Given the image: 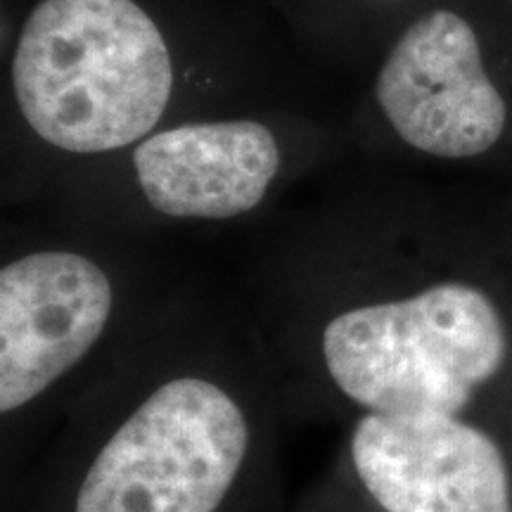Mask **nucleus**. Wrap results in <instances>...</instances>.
<instances>
[{
	"instance_id": "obj_1",
	"label": "nucleus",
	"mask_w": 512,
	"mask_h": 512,
	"mask_svg": "<svg viewBox=\"0 0 512 512\" xmlns=\"http://www.w3.org/2000/svg\"><path fill=\"white\" fill-rule=\"evenodd\" d=\"M256 330L159 320L74 408L3 512H292Z\"/></svg>"
},
{
	"instance_id": "obj_2",
	"label": "nucleus",
	"mask_w": 512,
	"mask_h": 512,
	"mask_svg": "<svg viewBox=\"0 0 512 512\" xmlns=\"http://www.w3.org/2000/svg\"><path fill=\"white\" fill-rule=\"evenodd\" d=\"M152 325V323H150ZM150 325H131L117 280L95 256L38 247L0 268L3 498L62 420L119 366Z\"/></svg>"
},
{
	"instance_id": "obj_3",
	"label": "nucleus",
	"mask_w": 512,
	"mask_h": 512,
	"mask_svg": "<svg viewBox=\"0 0 512 512\" xmlns=\"http://www.w3.org/2000/svg\"><path fill=\"white\" fill-rule=\"evenodd\" d=\"M12 86L38 136L95 155L157 126L174 67L162 31L133 0H41L19 36Z\"/></svg>"
},
{
	"instance_id": "obj_4",
	"label": "nucleus",
	"mask_w": 512,
	"mask_h": 512,
	"mask_svg": "<svg viewBox=\"0 0 512 512\" xmlns=\"http://www.w3.org/2000/svg\"><path fill=\"white\" fill-rule=\"evenodd\" d=\"M330 467L380 512H512L503 446L465 415H363Z\"/></svg>"
},
{
	"instance_id": "obj_5",
	"label": "nucleus",
	"mask_w": 512,
	"mask_h": 512,
	"mask_svg": "<svg viewBox=\"0 0 512 512\" xmlns=\"http://www.w3.org/2000/svg\"><path fill=\"white\" fill-rule=\"evenodd\" d=\"M375 95L408 145L446 159L482 155L501 138L508 117L475 31L448 10L420 17L401 36Z\"/></svg>"
},
{
	"instance_id": "obj_6",
	"label": "nucleus",
	"mask_w": 512,
	"mask_h": 512,
	"mask_svg": "<svg viewBox=\"0 0 512 512\" xmlns=\"http://www.w3.org/2000/svg\"><path fill=\"white\" fill-rule=\"evenodd\" d=\"M136 176L147 207L176 221H230L266 200L280 155L256 121L185 124L138 145Z\"/></svg>"
}]
</instances>
